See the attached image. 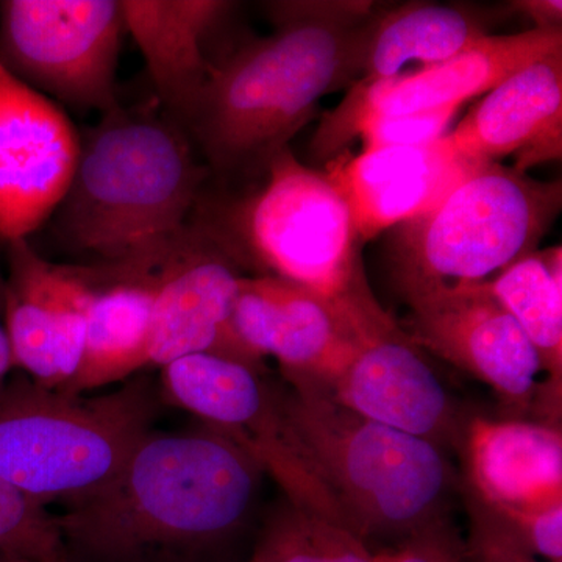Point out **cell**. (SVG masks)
I'll list each match as a JSON object with an SVG mask.
<instances>
[{
  "label": "cell",
  "mask_w": 562,
  "mask_h": 562,
  "mask_svg": "<svg viewBox=\"0 0 562 562\" xmlns=\"http://www.w3.org/2000/svg\"><path fill=\"white\" fill-rule=\"evenodd\" d=\"M261 465L209 425L154 430L101 490L54 514L68 562H227Z\"/></svg>",
  "instance_id": "6da1fadb"
},
{
  "label": "cell",
  "mask_w": 562,
  "mask_h": 562,
  "mask_svg": "<svg viewBox=\"0 0 562 562\" xmlns=\"http://www.w3.org/2000/svg\"><path fill=\"white\" fill-rule=\"evenodd\" d=\"M273 32L211 68L184 132L214 171L251 173L313 120L328 92L351 87L380 7L358 0L269 3Z\"/></svg>",
  "instance_id": "7a4b0ae2"
},
{
  "label": "cell",
  "mask_w": 562,
  "mask_h": 562,
  "mask_svg": "<svg viewBox=\"0 0 562 562\" xmlns=\"http://www.w3.org/2000/svg\"><path fill=\"white\" fill-rule=\"evenodd\" d=\"M206 176L177 122L120 105L81 139L50 220L69 250L101 268L150 273L190 232Z\"/></svg>",
  "instance_id": "3957f363"
},
{
  "label": "cell",
  "mask_w": 562,
  "mask_h": 562,
  "mask_svg": "<svg viewBox=\"0 0 562 562\" xmlns=\"http://www.w3.org/2000/svg\"><path fill=\"white\" fill-rule=\"evenodd\" d=\"M281 402L344 525L362 541L401 542L449 516L461 480L438 446L366 419L308 384L281 390Z\"/></svg>",
  "instance_id": "277c9868"
},
{
  "label": "cell",
  "mask_w": 562,
  "mask_h": 562,
  "mask_svg": "<svg viewBox=\"0 0 562 562\" xmlns=\"http://www.w3.org/2000/svg\"><path fill=\"white\" fill-rule=\"evenodd\" d=\"M162 403L149 375L98 395L10 380L0 397V479L43 506L79 502L121 471Z\"/></svg>",
  "instance_id": "5b68a950"
},
{
  "label": "cell",
  "mask_w": 562,
  "mask_h": 562,
  "mask_svg": "<svg viewBox=\"0 0 562 562\" xmlns=\"http://www.w3.org/2000/svg\"><path fill=\"white\" fill-rule=\"evenodd\" d=\"M562 206L561 181L484 162L430 210L398 225L395 277L402 292L487 283L538 250Z\"/></svg>",
  "instance_id": "8992f818"
},
{
  "label": "cell",
  "mask_w": 562,
  "mask_h": 562,
  "mask_svg": "<svg viewBox=\"0 0 562 562\" xmlns=\"http://www.w3.org/2000/svg\"><path fill=\"white\" fill-rule=\"evenodd\" d=\"M216 233L239 265L261 269L258 276L342 305L375 301L349 203L328 173L306 168L290 147L269 161L266 183L243 203L233 233Z\"/></svg>",
  "instance_id": "52a82bcc"
},
{
  "label": "cell",
  "mask_w": 562,
  "mask_h": 562,
  "mask_svg": "<svg viewBox=\"0 0 562 562\" xmlns=\"http://www.w3.org/2000/svg\"><path fill=\"white\" fill-rule=\"evenodd\" d=\"M121 0L0 2V65L58 105L120 106Z\"/></svg>",
  "instance_id": "ba28073f"
},
{
  "label": "cell",
  "mask_w": 562,
  "mask_h": 562,
  "mask_svg": "<svg viewBox=\"0 0 562 562\" xmlns=\"http://www.w3.org/2000/svg\"><path fill=\"white\" fill-rule=\"evenodd\" d=\"M162 402L221 431L269 473L292 505L344 525L341 509L306 460L281 402L262 372L213 353L162 366ZM346 527V525H344Z\"/></svg>",
  "instance_id": "9c48e42d"
},
{
  "label": "cell",
  "mask_w": 562,
  "mask_h": 562,
  "mask_svg": "<svg viewBox=\"0 0 562 562\" xmlns=\"http://www.w3.org/2000/svg\"><path fill=\"white\" fill-rule=\"evenodd\" d=\"M390 317L376 301L342 305L279 277L243 276L232 333L250 368L262 372L265 358L273 357L288 383L324 390Z\"/></svg>",
  "instance_id": "30bf717a"
},
{
  "label": "cell",
  "mask_w": 562,
  "mask_h": 562,
  "mask_svg": "<svg viewBox=\"0 0 562 562\" xmlns=\"http://www.w3.org/2000/svg\"><path fill=\"white\" fill-rule=\"evenodd\" d=\"M403 295L412 308L406 333L420 349L487 384L505 419L553 425L546 386L538 380V355L486 283L422 288Z\"/></svg>",
  "instance_id": "8fae6325"
},
{
  "label": "cell",
  "mask_w": 562,
  "mask_h": 562,
  "mask_svg": "<svg viewBox=\"0 0 562 562\" xmlns=\"http://www.w3.org/2000/svg\"><path fill=\"white\" fill-rule=\"evenodd\" d=\"M562 54V31L486 35L450 60L401 79L355 81L338 109L328 113L312 140L314 160H327L360 136L372 117L452 109L490 92L531 63Z\"/></svg>",
  "instance_id": "7c38bea8"
},
{
  "label": "cell",
  "mask_w": 562,
  "mask_h": 562,
  "mask_svg": "<svg viewBox=\"0 0 562 562\" xmlns=\"http://www.w3.org/2000/svg\"><path fill=\"white\" fill-rule=\"evenodd\" d=\"M81 138L58 103L0 65V238L27 241L69 190Z\"/></svg>",
  "instance_id": "4fadbf2b"
},
{
  "label": "cell",
  "mask_w": 562,
  "mask_h": 562,
  "mask_svg": "<svg viewBox=\"0 0 562 562\" xmlns=\"http://www.w3.org/2000/svg\"><path fill=\"white\" fill-rule=\"evenodd\" d=\"M149 276L154 283L150 366L161 369L195 353L220 355L249 366L232 333L241 265L216 232L191 225Z\"/></svg>",
  "instance_id": "5bb4252c"
},
{
  "label": "cell",
  "mask_w": 562,
  "mask_h": 562,
  "mask_svg": "<svg viewBox=\"0 0 562 562\" xmlns=\"http://www.w3.org/2000/svg\"><path fill=\"white\" fill-rule=\"evenodd\" d=\"M9 262L2 317L14 368L40 386L63 390L83 357L92 269L54 265L27 241L9 244Z\"/></svg>",
  "instance_id": "9a60e30c"
},
{
  "label": "cell",
  "mask_w": 562,
  "mask_h": 562,
  "mask_svg": "<svg viewBox=\"0 0 562 562\" xmlns=\"http://www.w3.org/2000/svg\"><path fill=\"white\" fill-rule=\"evenodd\" d=\"M321 391L350 412L435 443L443 452L458 449L469 417L420 347L392 317L364 339L349 368Z\"/></svg>",
  "instance_id": "2e32d148"
},
{
  "label": "cell",
  "mask_w": 562,
  "mask_h": 562,
  "mask_svg": "<svg viewBox=\"0 0 562 562\" xmlns=\"http://www.w3.org/2000/svg\"><path fill=\"white\" fill-rule=\"evenodd\" d=\"M446 140L473 162H498L514 155L513 169L524 173L561 160L562 54L531 63L503 80L447 133Z\"/></svg>",
  "instance_id": "e0dca14e"
},
{
  "label": "cell",
  "mask_w": 562,
  "mask_h": 562,
  "mask_svg": "<svg viewBox=\"0 0 562 562\" xmlns=\"http://www.w3.org/2000/svg\"><path fill=\"white\" fill-rule=\"evenodd\" d=\"M484 162L460 157L446 136L413 147L364 150L328 173L349 203L361 243L420 216Z\"/></svg>",
  "instance_id": "ac0fdd59"
},
{
  "label": "cell",
  "mask_w": 562,
  "mask_h": 562,
  "mask_svg": "<svg viewBox=\"0 0 562 562\" xmlns=\"http://www.w3.org/2000/svg\"><path fill=\"white\" fill-rule=\"evenodd\" d=\"M457 452L464 465L461 492L490 509L562 503L561 427L469 416Z\"/></svg>",
  "instance_id": "d6986e66"
},
{
  "label": "cell",
  "mask_w": 562,
  "mask_h": 562,
  "mask_svg": "<svg viewBox=\"0 0 562 562\" xmlns=\"http://www.w3.org/2000/svg\"><path fill=\"white\" fill-rule=\"evenodd\" d=\"M125 32L143 54L151 83L181 128L209 81L203 44L232 9L221 0H121Z\"/></svg>",
  "instance_id": "ffe728a7"
},
{
  "label": "cell",
  "mask_w": 562,
  "mask_h": 562,
  "mask_svg": "<svg viewBox=\"0 0 562 562\" xmlns=\"http://www.w3.org/2000/svg\"><path fill=\"white\" fill-rule=\"evenodd\" d=\"M94 292L88 308L87 341L76 375L63 392L90 394L138 375L150 366L154 283L149 273L91 268Z\"/></svg>",
  "instance_id": "44dd1931"
},
{
  "label": "cell",
  "mask_w": 562,
  "mask_h": 562,
  "mask_svg": "<svg viewBox=\"0 0 562 562\" xmlns=\"http://www.w3.org/2000/svg\"><path fill=\"white\" fill-rule=\"evenodd\" d=\"M505 11L472 5L412 2L382 10L373 25L361 83L401 79L450 60L505 16Z\"/></svg>",
  "instance_id": "7402d4cb"
},
{
  "label": "cell",
  "mask_w": 562,
  "mask_h": 562,
  "mask_svg": "<svg viewBox=\"0 0 562 562\" xmlns=\"http://www.w3.org/2000/svg\"><path fill=\"white\" fill-rule=\"evenodd\" d=\"M486 284L538 355L547 373V412L553 425H561L562 247L532 251Z\"/></svg>",
  "instance_id": "603a6c76"
},
{
  "label": "cell",
  "mask_w": 562,
  "mask_h": 562,
  "mask_svg": "<svg viewBox=\"0 0 562 562\" xmlns=\"http://www.w3.org/2000/svg\"><path fill=\"white\" fill-rule=\"evenodd\" d=\"M236 562H382L349 528L284 498L265 525L249 557Z\"/></svg>",
  "instance_id": "cb8c5ba5"
},
{
  "label": "cell",
  "mask_w": 562,
  "mask_h": 562,
  "mask_svg": "<svg viewBox=\"0 0 562 562\" xmlns=\"http://www.w3.org/2000/svg\"><path fill=\"white\" fill-rule=\"evenodd\" d=\"M0 558L13 562H68L54 514L2 479Z\"/></svg>",
  "instance_id": "d4e9b609"
},
{
  "label": "cell",
  "mask_w": 562,
  "mask_h": 562,
  "mask_svg": "<svg viewBox=\"0 0 562 562\" xmlns=\"http://www.w3.org/2000/svg\"><path fill=\"white\" fill-rule=\"evenodd\" d=\"M460 106L420 111L402 116L372 117L361 125L360 136L364 150L384 147L427 146L443 138Z\"/></svg>",
  "instance_id": "484cf974"
},
{
  "label": "cell",
  "mask_w": 562,
  "mask_h": 562,
  "mask_svg": "<svg viewBox=\"0 0 562 562\" xmlns=\"http://www.w3.org/2000/svg\"><path fill=\"white\" fill-rule=\"evenodd\" d=\"M490 512L538 560L562 562V503L538 506V508L490 509Z\"/></svg>",
  "instance_id": "4316f807"
},
{
  "label": "cell",
  "mask_w": 562,
  "mask_h": 562,
  "mask_svg": "<svg viewBox=\"0 0 562 562\" xmlns=\"http://www.w3.org/2000/svg\"><path fill=\"white\" fill-rule=\"evenodd\" d=\"M469 513V557L472 562H543L514 538L508 530L476 498L462 492Z\"/></svg>",
  "instance_id": "83f0119b"
},
{
  "label": "cell",
  "mask_w": 562,
  "mask_h": 562,
  "mask_svg": "<svg viewBox=\"0 0 562 562\" xmlns=\"http://www.w3.org/2000/svg\"><path fill=\"white\" fill-rule=\"evenodd\" d=\"M379 554L382 562H472L468 543L450 516L413 532L394 550Z\"/></svg>",
  "instance_id": "f1b7e54d"
},
{
  "label": "cell",
  "mask_w": 562,
  "mask_h": 562,
  "mask_svg": "<svg viewBox=\"0 0 562 562\" xmlns=\"http://www.w3.org/2000/svg\"><path fill=\"white\" fill-rule=\"evenodd\" d=\"M506 7L512 13L524 14L525 18L532 21L538 31H561V0H516Z\"/></svg>",
  "instance_id": "f546056e"
},
{
  "label": "cell",
  "mask_w": 562,
  "mask_h": 562,
  "mask_svg": "<svg viewBox=\"0 0 562 562\" xmlns=\"http://www.w3.org/2000/svg\"><path fill=\"white\" fill-rule=\"evenodd\" d=\"M14 369L13 353L7 335L5 324L2 317V299H0V397L5 392L10 383V373Z\"/></svg>",
  "instance_id": "4dcf8cb0"
},
{
  "label": "cell",
  "mask_w": 562,
  "mask_h": 562,
  "mask_svg": "<svg viewBox=\"0 0 562 562\" xmlns=\"http://www.w3.org/2000/svg\"><path fill=\"white\" fill-rule=\"evenodd\" d=\"M3 297V279L0 277V299Z\"/></svg>",
  "instance_id": "1f68e13d"
},
{
  "label": "cell",
  "mask_w": 562,
  "mask_h": 562,
  "mask_svg": "<svg viewBox=\"0 0 562 562\" xmlns=\"http://www.w3.org/2000/svg\"><path fill=\"white\" fill-rule=\"evenodd\" d=\"M0 562H13V561H7V560H3V558H0Z\"/></svg>",
  "instance_id": "d6a6232c"
}]
</instances>
